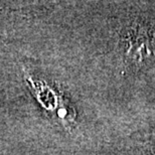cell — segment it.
Here are the masks:
<instances>
[{
    "mask_svg": "<svg viewBox=\"0 0 155 155\" xmlns=\"http://www.w3.org/2000/svg\"><path fill=\"white\" fill-rule=\"evenodd\" d=\"M125 57L128 63L140 69L155 60V30L147 24L136 23L126 35Z\"/></svg>",
    "mask_w": 155,
    "mask_h": 155,
    "instance_id": "6da1fadb",
    "label": "cell"
},
{
    "mask_svg": "<svg viewBox=\"0 0 155 155\" xmlns=\"http://www.w3.org/2000/svg\"><path fill=\"white\" fill-rule=\"evenodd\" d=\"M153 155H155V151H153Z\"/></svg>",
    "mask_w": 155,
    "mask_h": 155,
    "instance_id": "7a4b0ae2",
    "label": "cell"
}]
</instances>
